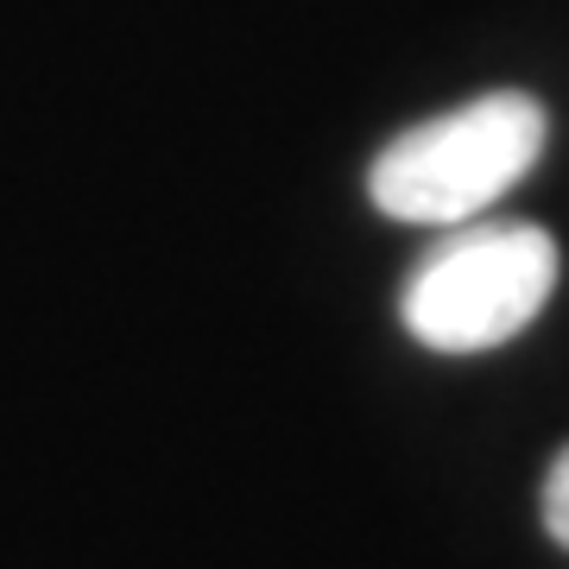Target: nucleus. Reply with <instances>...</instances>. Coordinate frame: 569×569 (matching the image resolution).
<instances>
[{
  "instance_id": "nucleus-1",
  "label": "nucleus",
  "mask_w": 569,
  "mask_h": 569,
  "mask_svg": "<svg viewBox=\"0 0 569 569\" xmlns=\"http://www.w3.org/2000/svg\"><path fill=\"white\" fill-rule=\"evenodd\" d=\"M545 140H550L545 108L519 89H493V96H475L449 114L406 127L373 159L367 197L387 209L392 222L456 228L500 203L538 164Z\"/></svg>"
},
{
  "instance_id": "nucleus-2",
  "label": "nucleus",
  "mask_w": 569,
  "mask_h": 569,
  "mask_svg": "<svg viewBox=\"0 0 569 569\" xmlns=\"http://www.w3.org/2000/svg\"><path fill=\"white\" fill-rule=\"evenodd\" d=\"M557 291V241L531 222H488L449 234L418 260L406 298V329L437 355H481L512 342Z\"/></svg>"
},
{
  "instance_id": "nucleus-3",
  "label": "nucleus",
  "mask_w": 569,
  "mask_h": 569,
  "mask_svg": "<svg viewBox=\"0 0 569 569\" xmlns=\"http://www.w3.org/2000/svg\"><path fill=\"white\" fill-rule=\"evenodd\" d=\"M545 531L569 550V449L550 462V475H545Z\"/></svg>"
}]
</instances>
